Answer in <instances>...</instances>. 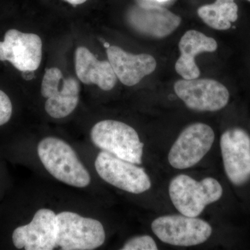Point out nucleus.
<instances>
[{"mask_svg":"<svg viewBox=\"0 0 250 250\" xmlns=\"http://www.w3.org/2000/svg\"><path fill=\"white\" fill-rule=\"evenodd\" d=\"M247 1H250V0H247Z\"/></svg>","mask_w":250,"mask_h":250,"instance_id":"b1692460","label":"nucleus"},{"mask_svg":"<svg viewBox=\"0 0 250 250\" xmlns=\"http://www.w3.org/2000/svg\"><path fill=\"white\" fill-rule=\"evenodd\" d=\"M22 76L25 80H32L34 77V71L22 72Z\"/></svg>","mask_w":250,"mask_h":250,"instance_id":"aec40b11","label":"nucleus"},{"mask_svg":"<svg viewBox=\"0 0 250 250\" xmlns=\"http://www.w3.org/2000/svg\"><path fill=\"white\" fill-rule=\"evenodd\" d=\"M80 85L74 77L64 78L58 67L46 70L41 84V94L47 98L45 109L56 119L65 118L75 111L80 100Z\"/></svg>","mask_w":250,"mask_h":250,"instance_id":"0eeeda50","label":"nucleus"},{"mask_svg":"<svg viewBox=\"0 0 250 250\" xmlns=\"http://www.w3.org/2000/svg\"><path fill=\"white\" fill-rule=\"evenodd\" d=\"M106 54L117 78L127 86L137 84L156 70V59L149 54L129 53L115 45L106 49Z\"/></svg>","mask_w":250,"mask_h":250,"instance_id":"4468645a","label":"nucleus"},{"mask_svg":"<svg viewBox=\"0 0 250 250\" xmlns=\"http://www.w3.org/2000/svg\"><path fill=\"white\" fill-rule=\"evenodd\" d=\"M104 47H106V49H107L110 46L109 44L107 43V42H104Z\"/></svg>","mask_w":250,"mask_h":250,"instance_id":"4be33fe9","label":"nucleus"},{"mask_svg":"<svg viewBox=\"0 0 250 250\" xmlns=\"http://www.w3.org/2000/svg\"><path fill=\"white\" fill-rule=\"evenodd\" d=\"M12 112L11 100L4 92L0 90V126L6 124L10 121Z\"/></svg>","mask_w":250,"mask_h":250,"instance_id":"6ab92c4d","label":"nucleus"},{"mask_svg":"<svg viewBox=\"0 0 250 250\" xmlns=\"http://www.w3.org/2000/svg\"><path fill=\"white\" fill-rule=\"evenodd\" d=\"M153 232L160 241L174 246H195L205 243L212 233L209 224L197 217L164 215L152 223Z\"/></svg>","mask_w":250,"mask_h":250,"instance_id":"39448f33","label":"nucleus"},{"mask_svg":"<svg viewBox=\"0 0 250 250\" xmlns=\"http://www.w3.org/2000/svg\"><path fill=\"white\" fill-rule=\"evenodd\" d=\"M123 250H157L156 242L152 237L145 236H136L131 238L121 248Z\"/></svg>","mask_w":250,"mask_h":250,"instance_id":"a211bd4d","label":"nucleus"},{"mask_svg":"<svg viewBox=\"0 0 250 250\" xmlns=\"http://www.w3.org/2000/svg\"><path fill=\"white\" fill-rule=\"evenodd\" d=\"M42 41L36 34L9 29L4 41H0V61L9 62L21 72L35 71L42 60Z\"/></svg>","mask_w":250,"mask_h":250,"instance_id":"9b49d317","label":"nucleus"},{"mask_svg":"<svg viewBox=\"0 0 250 250\" xmlns=\"http://www.w3.org/2000/svg\"><path fill=\"white\" fill-rule=\"evenodd\" d=\"M77 76L85 84H95L102 90H111L117 83L116 74L107 61H99L85 47H79L75 52Z\"/></svg>","mask_w":250,"mask_h":250,"instance_id":"dca6fc26","label":"nucleus"},{"mask_svg":"<svg viewBox=\"0 0 250 250\" xmlns=\"http://www.w3.org/2000/svg\"><path fill=\"white\" fill-rule=\"evenodd\" d=\"M128 21L141 34L164 39L179 27L182 18L163 6L142 3L129 11Z\"/></svg>","mask_w":250,"mask_h":250,"instance_id":"ddd939ff","label":"nucleus"},{"mask_svg":"<svg viewBox=\"0 0 250 250\" xmlns=\"http://www.w3.org/2000/svg\"><path fill=\"white\" fill-rule=\"evenodd\" d=\"M214 140V131L208 125L197 123L189 125L171 147L169 163L179 170L196 165L210 150Z\"/></svg>","mask_w":250,"mask_h":250,"instance_id":"6e6552de","label":"nucleus"},{"mask_svg":"<svg viewBox=\"0 0 250 250\" xmlns=\"http://www.w3.org/2000/svg\"><path fill=\"white\" fill-rule=\"evenodd\" d=\"M57 247L64 250H91L103 246L106 238L103 224L73 212L57 214Z\"/></svg>","mask_w":250,"mask_h":250,"instance_id":"20e7f679","label":"nucleus"},{"mask_svg":"<svg viewBox=\"0 0 250 250\" xmlns=\"http://www.w3.org/2000/svg\"><path fill=\"white\" fill-rule=\"evenodd\" d=\"M156 1H167V0H156Z\"/></svg>","mask_w":250,"mask_h":250,"instance_id":"5701e85b","label":"nucleus"},{"mask_svg":"<svg viewBox=\"0 0 250 250\" xmlns=\"http://www.w3.org/2000/svg\"><path fill=\"white\" fill-rule=\"evenodd\" d=\"M174 90L188 108L197 111H219L229 100L228 88L211 79H183L174 83Z\"/></svg>","mask_w":250,"mask_h":250,"instance_id":"1a4fd4ad","label":"nucleus"},{"mask_svg":"<svg viewBox=\"0 0 250 250\" xmlns=\"http://www.w3.org/2000/svg\"><path fill=\"white\" fill-rule=\"evenodd\" d=\"M223 189L216 179L207 177L200 182L187 174L174 177L169 186V195L181 214L197 217L210 204L220 200Z\"/></svg>","mask_w":250,"mask_h":250,"instance_id":"f03ea898","label":"nucleus"},{"mask_svg":"<svg viewBox=\"0 0 250 250\" xmlns=\"http://www.w3.org/2000/svg\"><path fill=\"white\" fill-rule=\"evenodd\" d=\"M64 1H67L69 4L74 5V6H77V5L83 4L87 0H64Z\"/></svg>","mask_w":250,"mask_h":250,"instance_id":"412c9836","label":"nucleus"},{"mask_svg":"<svg viewBox=\"0 0 250 250\" xmlns=\"http://www.w3.org/2000/svg\"><path fill=\"white\" fill-rule=\"evenodd\" d=\"M95 167L104 181L125 191L143 193L152 186L149 176L143 167L105 151L99 153Z\"/></svg>","mask_w":250,"mask_h":250,"instance_id":"423d86ee","label":"nucleus"},{"mask_svg":"<svg viewBox=\"0 0 250 250\" xmlns=\"http://www.w3.org/2000/svg\"><path fill=\"white\" fill-rule=\"evenodd\" d=\"M90 138L103 151L134 164H142L144 144L129 125L113 120L100 121L92 128Z\"/></svg>","mask_w":250,"mask_h":250,"instance_id":"7ed1b4c3","label":"nucleus"},{"mask_svg":"<svg viewBox=\"0 0 250 250\" xmlns=\"http://www.w3.org/2000/svg\"><path fill=\"white\" fill-rule=\"evenodd\" d=\"M197 14L208 27L228 30L238 18V6L235 0H215L213 4L200 6Z\"/></svg>","mask_w":250,"mask_h":250,"instance_id":"f3484780","label":"nucleus"},{"mask_svg":"<svg viewBox=\"0 0 250 250\" xmlns=\"http://www.w3.org/2000/svg\"><path fill=\"white\" fill-rule=\"evenodd\" d=\"M224 167L229 179L236 186L250 179V137L245 130L232 128L220 138Z\"/></svg>","mask_w":250,"mask_h":250,"instance_id":"9d476101","label":"nucleus"},{"mask_svg":"<svg viewBox=\"0 0 250 250\" xmlns=\"http://www.w3.org/2000/svg\"><path fill=\"white\" fill-rule=\"evenodd\" d=\"M57 214L48 208H41L27 225L18 227L12 234L17 249L52 250L57 248Z\"/></svg>","mask_w":250,"mask_h":250,"instance_id":"f8f14e48","label":"nucleus"},{"mask_svg":"<svg viewBox=\"0 0 250 250\" xmlns=\"http://www.w3.org/2000/svg\"><path fill=\"white\" fill-rule=\"evenodd\" d=\"M38 154L46 170L60 182L77 188L88 187L89 172L73 148L55 137H47L39 143Z\"/></svg>","mask_w":250,"mask_h":250,"instance_id":"f257e3e1","label":"nucleus"},{"mask_svg":"<svg viewBox=\"0 0 250 250\" xmlns=\"http://www.w3.org/2000/svg\"><path fill=\"white\" fill-rule=\"evenodd\" d=\"M179 49L181 55L175 63L176 72L184 80H193L200 75L195 57L203 52H215L218 49V43L213 38L191 29L182 36Z\"/></svg>","mask_w":250,"mask_h":250,"instance_id":"2eb2a0df","label":"nucleus"}]
</instances>
